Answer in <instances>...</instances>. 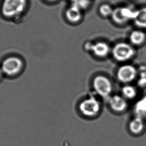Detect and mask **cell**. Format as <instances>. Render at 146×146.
Here are the masks:
<instances>
[{
    "mask_svg": "<svg viewBox=\"0 0 146 146\" xmlns=\"http://www.w3.org/2000/svg\"><path fill=\"white\" fill-rule=\"evenodd\" d=\"M113 58L119 62H125L130 60L136 53L134 46L125 42H120L116 44L111 50Z\"/></svg>",
    "mask_w": 146,
    "mask_h": 146,
    "instance_id": "1",
    "label": "cell"
},
{
    "mask_svg": "<svg viewBox=\"0 0 146 146\" xmlns=\"http://www.w3.org/2000/svg\"><path fill=\"white\" fill-rule=\"evenodd\" d=\"M27 5V0H4L2 14L6 18H18L25 11Z\"/></svg>",
    "mask_w": 146,
    "mask_h": 146,
    "instance_id": "2",
    "label": "cell"
},
{
    "mask_svg": "<svg viewBox=\"0 0 146 146\" xmlns=\"http://www.w3.org/2000/svg\"><path fill=\"white\" fill-rule=\"evenodd\" d=\"M1 67L4 75L14 77L22 71L24 67V62L20 57L11 56L4 59Z\"/></svg>",
    "mask_w": 146,
    "mask_h": 146,
    "instance_id": "3",
    "label": "cell"
},
{
    "mask_svg": "<svg viewBox=\"0 0 146 146\" xmlns=\"http://www.w3.org/2000/svg\"><path fill=\"white\" fill-rule=\"evenodd\" d=\"M92 85L95 92L100 96L105 98L110 97L113 86L108 77L104 75H97L93 79Z\"/></svg>",
    "mask_w": 146,
    "mask_h": 146,
    "instance_id": "4",
    "label": "cell"
},
{
    "mask_svg": "<svg viewBox=\"0 0 146 146\" xmlns=\"http://www.w3.org/2000/svg\"><path fill=\"white\" fill-rule=\"evenodd\" d=\"M100 102L96 98L91 96L81 101L79 109L81 113L87 117H94L101 110Z\"/></svg>",
    "mask_w": 146,
    "mask_h": 146,
    "instance_id": "5",
    "label": "cell"
},
{
    "mask_svg": "<svg viewBox=\"0 0 146 146\" xmlns=\"http://www.w3.org/2000/svg\"><path fill=\"white\" fill-rule=\"evenodd\" d=\"M136 11L130 6L119 7L114 9L111 18L115 24L123 25L133 20Z\"/></svg>",
    "mask_w": 146,
    "mask_h": 146,
    "instance_id": "6",
    "label": "cell"
},
{
    "mask_svg": "<svg viewBox=\"0 0 146 146\" xmlns=\"http://www.w3.org/2000/svg\"><path fill=\"white\" fill-rule=\"evenodd\" d=\"M138 70L132 64L121 65L117 71V77L119 81L125 84H128L136 79Z\"/></svg>",
    "mask_w": 146,
    "mask_h": 146,
    "instance_id": "7",
    "label": "cell"
},
{
    "mask_svg": "<svg viewBox=\"0 0 146 146\" xmlns=\"http://www.w3.org/2000/svg\"><path fill=\"white\" fill-rule=\"evenodd\" d=\"M110 108L115 112L122 113L128 108L127 100L122 95H114L110 97L108 100Z\"/></svg>",
    "mask_w": 146,
    "mask_h": 146,
    "instance_id": "8",
    "label": "cell"
},
{
    "mask_svg": "<svg viewBox=\"0 0 146 146\" xmlns=\"http://www.w3.org/2000/svg\"><path fill=\"white\" fill-rule=\"evenodd\" d=\"M111 47L105 42H98L92 44L90 51L96 57L103 58L107 57L111 53Z\"/></svg>",
    "mask_w": 146,
    "mask_h": 146,
    "instance_id": "9",
    "label": "cell"
},
{
    "mask_svg": "<svg viewBox=\"0 0 146 146\" xmlns=\"http://www.w3.org/2000/svg\"><path fill=\"white\" fill-rule=\"evenodd\" d=\"M67 20L72 24H77L82 20L83 11L72 5L68 8L65 13Z\"/></svg>",
    "mask_w": 146,
    "mask_h": 146,
    "instance_id": "10",
    "label": "cell"
},
{
    "mask_svg": "<svg viewBox=\"0 0 146 146\" xmlns=\"http://www.w3.org/2000/svg\"><path fill=\"white\" fill-rule=\"evenodd\" d=\"M129 41L133 46H142L146 42V33L140 29L134 30L130 34Z\"/></svg>",
    "mask_w": 146,
    "mask_h": 146,
    "instance_id": "11",
    "label": "cell"
},
{
    "mask_svg": "<svg viewBox=\"0 0 146 146\" xmlns=\"http://www.w3.org/2000/svg\"><path fill=\"white\" fill-rule=\"evenodd\" d=\"M133 21L138 29H146V7L136 10Z\"/></svg>",
    "mask_w": 146,
    "mask_h": 146,
    "instance_id": "12",
    "label": "cell"
},
{
    "mask_svg": "<svg viewBox=\"0 0 146 146\" xmlns=\"http://www.w3.org/2000/svg\"><path fill=\"white\" fill-rule=\"evenodd\" d=\"M145 128L144 118L136 116L129 123V129L134 134H139L143 132Z\"/></svg>",
    "mask_w": 146,
    "mask_h": 146,
    "instance_id": "13",
    "label": "cell"
},
{
    "mask_svg": "<svg viewBox=\"0 0 146 146\" xmlns=\"http://www.w3.org/2000/svg\"><path fill=\"white\" fill-rule=\"evenodd\" d=\"M138 91L136 88L130 84H125L122 88V95L127 100H132L137 97Z\"/></svg>",
    "mask_w": 146,
    "mask_h": 146,
    "instance_id": "14",
    "label": "cell"
},
{
    "mask_svg": "<svg viewBox=\"0 0 146 146\" xmlns=\"http://www.w3.org/2000/svg\"><path fill=\"white\" fill-rule=\"evenodd\" d=\"M134 111L136 116L143 118L146 117V96L137 102L135 106Z\"/></svg>",
    "mask_w": 146,
    "mask_h": 146,
    "instance_id": "15",
    "label": "cell"
},
{
    "mask_svg": "<svg viewBox=\"0 0 146 146\" xmlns=\"http://www.w3.org/2000/svg\"><path fill=\"white\" fill-rule=\"evenodd\" d=\"M114 9H113L112 7L109 4H102L99 7V13L103 17H111L112 15Z\"/></svg>",
    "mask_w": 146,
    "mask_h": 146,
    "instance_id": "16",
    "label": "cell"
},
{
    "mask_svg": "<svg viewBox=\"0 0 146 146\" xmlns=\"http://www.w3.org/2000/svg\"><path fill=\"white\" fill-rule=\"evenodd\" d=\"M72 3V5L77 7L83 11L90 6L91 0H74Z\"/></svg>",
    "mask_w": 146,
    "mask_h": 146,
    "instance_id": "17",
    "label": "cell"
},
{
    "mask_svg": "<svg viewBox=\"0 0 146 146\" xmlns=\"http://www.w3.org/2000/svg\"><path fill=\"white\" fill-rule=\"evenodd\" d=\"M3 75H4V73H3V71H2L1 67H0V79L2 78V77H3Z\"/></svg>",
    "mask_w": 146,
    "mask_h": 146,
    "instance_id": "18",
    "label": "cell"
},
{
    "mask_svg": "<svg viewBox=\"0 0 146 146\" xmlns=\"http://www.w3.org/2000/svg\"><path fill=\"white\" fill-rule=\"evenodd\" d=\"M48 1H49V2H55V1H57L58 0H47Z\"/></svg>",
    "mask_w": 146,
    "mask_h": 146,
    "instance_id": "19",
    "label": "cell"
},
{
    "mask_svg": "<svg viewBox=\"0 0 146 146\" xmlns=\"http://www.w3.org/2000/svg\"><path fill=\"white\" fill-rule=\"evenodd\" d=\"M70 1H71V2H73V1H74V0H70Z\"/></svg>",
    "mask_w": 146,
    "mask_h": 146,
    "instance_id": "20",
    "label": "cell"
}]
</instances>
